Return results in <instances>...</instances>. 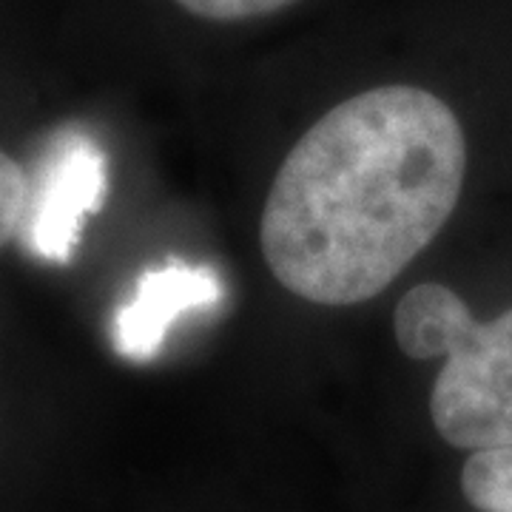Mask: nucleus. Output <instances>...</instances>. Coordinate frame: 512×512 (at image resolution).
Wrapping results in <instances>:
<instances>
[{"mask_svg": "<svg viewBox=\"0 0 512 512\" xmlns=\"http://www.w3.org/2000/svg\"><path fill=\"white\" fill-rule=\"evenodd\" d=\"M177 3L197 18L234 23V20L259 18V15L288 9L296 0H177Z\"/></svg>", "mask_w": 512, "mask_h": 512, "instance_id": "0eeeda50", "label": "nucleus"}, {"mask_svg": "<svg viewBox=\"0 0 512 512\" xmlns=\"http://www.w3.org/2000/svg\"><path fill=\"white\" fill-rule=\"evenodd\" d=\"M410 359H444L430 393V419L458 450L512 444V308L478 322L464 299L439 282L407 291L393 316Z\"/></svg>", "mask_w": 512, "mask_h": 512, "instance_id": "f03ea898", "label": "nucleus"}, {"mask_svg": "<svg viewBox=\"0 0 512 512\" xmlns=\"http://www.w3.org/2000/svg\"><path fill=\"white\" fill-rule=\"evenodd\" d=\"M29 194H32V180L23 171L18 160L9 154L0 157V234L3 242H12L18 234L20 222L29 208Z\"/></svg>", "mask_w": 512, "mask_h": 512, "instance_id": "423d86ee", "label": "nucleus"}, {"mask_svg": "<svg viewBox=\"0 0 512 512\" xmlns=\"http://www.w3.org/2000/svg\"><path fill=\"white\" fill-rule=\"evenodd\" d=\"M461 493L478 512H512V444L476 450L467 458Z\"/></svg>", "mask_w": 512, "mask_h": 512, "instance_id": "39448f33", "label": "nucleus"}, {"mask_svg": "<svg viewBox=\"0 0 512 512\" xmlns=\"http://www.w3.org/2000/svg\"><path fill=\"white\" fill-rule=\"evenodd\" d=\"M467 177L456 111L419 86H379L319 117L262 208V254L285 291L345 308L379 296L439 237Z\"/></svg>", "mask_w": 512, "mask_h": 512, "instance_id": "f257e3e1", "label": "nucleus"}, {"mask_svg": "<svg viewBox=\"0 0 512 512\" xmlns=\"http://www.w3.org/2000/svg\"><path fill=\"white\" fill-rule=\"evenodd\" d=\"M29 208L15 239L43 262L66 265L86 220L106 205V154L86 131L66 128L37 163Z\"/></svg>", "mask_w": 512, "mask_h": 512, "instance_id": "7ed1b4c3", "label": "nucleus"}, {"mask_svg": "<svg viewBox=\"0 0 512 512\" xmlns=\"http://www.w3.org/2000/svg\"><path fill=\"white\" fill-rule=\"evenodd\" d=\"M222 279L211 265H185L168 259L163 268L146 271L137 279V291L111 325L117 353L128 362L154 359L177 316L222 302Z\"/></svg>", "mask_w": 512, "mask_h": 512, "instance_id": "20e7f679", "label": "nucleus"}]
</instances>
